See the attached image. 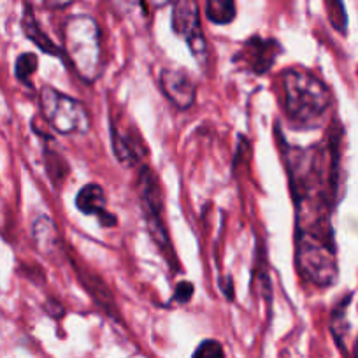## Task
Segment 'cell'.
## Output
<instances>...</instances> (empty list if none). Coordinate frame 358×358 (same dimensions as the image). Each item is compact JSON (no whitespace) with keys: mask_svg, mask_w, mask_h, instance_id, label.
Instances as JSON below:
<instances>
[{"mask_svg":"<svg viewBox=\"0 0 358 358\" xmlns=\"http://www.w3.org/2000/svg\"><path fill=\"white\" fill-rule=\"evenodd\" d=\"M111 134V146L116 160L125 167H137L143 165V160L148 157V148L141 139L139 132L134 129H125L122 123L111 120L109 123Z\"/></svg>","mask_w":358,"mask_h":358,"instance_id":"7","label":"cell"},{"mask_svg":"<svg viewBox=\"0 0 358 358\" xmlns=\"http://www.w3.org/2000/svg\"><path fill=\"white\" fill-rule=\"evenodd\" d=\"M76 0H43L48 9H67L74 4Z\"/></svg>","mask_w":358,"mask_h":358,"instance_id":"20","label":"cell"},{"mask_svg":"<svg viewBox=\"0 0 358 358\" xmlns=\"http://www.w3.org/2000/svg\"><path fill=\"white\" fill-rule=\"evenodd\" d=\"M76 208L86 216H95L102 227H116L118 218L108 211V197L101 185L88 183L76 195Z\"/></svg>","mask_w":358,"mask_h":358,"instance_id":"9","label":"cell"},{"mask_svg":"<svg viewBox=\"0 0 358 358\" xmlns=\"http://www.w3.org/2000/svg\"><path fill=\"white\" fill-rule=\"evenodd\" d=\"M22 30L23 34L27 36V39L30 43L36 44L43 53L50 55V57H57L60 60H65V53H64V48H60L58 44H55L53 41L48 37V34L44 32L41 23L37 22L36 15H34V9L30 4H25L23 8V15H22Z\"/></svg>","mask_w":358,"mask_h":358,"instance_id":"11","label":"cell"},{"mask_svg":"<svg viewBox=\"0 0 358 358\" xmlns=\"http://www.w3.org/2000/svg\"><path fill=\"white\" fill-rule=\"evenodd\" d=\"M171 29L176 36L187 43L199 67L206 71L209 65V46L202 32L199 0H174L172 2Z\"/></svg>","mask_w":358,"mask_h":358,"instance_id":"5","label":"cell"},{"mask_svg":"<svg viewBox=\"0 0 358 358\" xmlns=\"http://www.w3.org/2000/svg\"><path fill=\"white\" fill-rule=\"evenodd\" d=\"M204 11L213 25H230L237 16L236 0H206Z\"/></svg>","mask_w":358,"mask_h":358,"instance_id":"13","label":"cell"},{"mask_svg":"<svg viewBox=\"0 0 358 358\" xmlns=\"http://www.w3.org/2000/svg\"><path fill=\"white\" fill-rule=\"evenodd\" d=\"M283 109L288 122L297 130H316L327 120L332 108L329 86L313 71L288 67L280 72Z\"/></svg>","mask_w":358,"mask_h":358,"instance_id":"1","label":"cell"},{"mask_svg":"<svg viewBox=\"0 0 358 358\" xmlns=\"http://www.w3.org/2000/svg\"><path fill=\"white\" fill-rule=\"evenodd\" d=\"M325 8L330 25L344 36L348 32V13L343 0H325Z\"/></svg>","mask_w":358,"mask_h":358,"instance_id":"15","label":"cell"},{"mask_svg":"<svg viewBox=\"0 0 358 358\" xmlns=\"http://www.w3.org/2000/svg\"><path fill=\"white\" fill-rule=\"evenodd\" d=\"M160 88L167 101L181 111H187L195 104L197 85L185 69L165 67L160 72Z\"/></svg>","mask_w":358,"mask_h":358,"instance_id":"8","label":"cell"},{"mask_svg":"<svg viewBox=\"0 0 358 358\" xmlns=\"http://www.w3.org/2000/svg\"><path fill=\"white\" fill-rule=\"evenodd\" d=\"M281 53L283 46L278 39L253 36L244 41L243 48L234 57V62L246 67L251 74L264 76L276 64Z\"/></svg>","mask_w":358,"mask_h":358,"instance_id":"6","label":"cell"},{"mask_svg":"<svg viewBox=\"0 0 358 358\" xmlns=\"http://www.w3.org/2000/svg\"><path fill=\"white\" fill-rule=\"evenodd\" d=\"M44 158H46V171L50 174L51 183L58 187L60 181H64L65 176L69 174V164L60 153H57L55 150H50L48 146L44 148Z\"/></svg>","mask_w":358,"mask_h":358,"instance_id":"14","label":"cell"},{"mask_svg":"<svg viewBox=\"0 0 358 358\" xmlns=\"http://www.w3.org/2000/svg\"><path fill=\"white\" fill-rule=\"evenodd\" d=\"M37 67H39V58L36 53H22L16 58L15 74L18 81L30 85L32 83V76L36 74Z\"/></svg>","mask_w":358,"mask_h":358,"instance_id":"16","label":"cell"},{"mask_svg":"<svg viewBox=\"0 0 358 358\" xmlns=\"http://www.w3.org/2000/svg\"><path fill=\"white\" fill-rule=\"evenodd\" d=\"M43 118L55 132L62 136H85L90 132V115L78 99L64 94L55 86L44 85L39 92Z\"/></svg>","mask_w":358,"mask_h":358,"instance_id":"4","label":"cell"},{"mask_svg":"<svg viewBox=\"0 0 358 358\" xmlns=\"http://www.w3.org/2000/svg\"><path fill=\"white\" fill-rule=\"evenodd\" d=\"M146 2H148V6H151L153 9H162V8H165V6L172 4L174 0H146Z\"/></svg>","mask_w":358,"mask_h":358,"instance_id":"21","label":"cell"},{"mask_svg":"<svg viewBox=\"0 0 358 358\" xmlns=\"http://www.w3.org/2000/svg\"><path fill=\"white\" fill-rule=\"evenodd\" d=\"M137 192H139L141 206H143L144 218H146L148 230L157 246L164 253L165 260L172 268H178V258H176L172 241L169 237L167 227L164 222V194H162L160 181L153 169L148 164L139 167V178H137Z\"/></svg>","mask_w":358,"mask_h":358,"instance_id":"3","label":"cell"},{"mask_svg":"<svg viewBox=\"0 0 358 358\" xmlns=\"http://www.w3.org/2000/svg\"><path fill=\"white\" fill-rule=\"evenodd\" d=\"M65 60L86 85H94L102 74V32L97 20L90 15H72L64 29Z\"/></svg>","mask_w":358,"mask_h":358,"instance_id":"2","label":"cell"},{"mask_svg":"<svg viewBox=\"0 0 358 358\" xmlns=\"http://www.w3.org/2000/svg\"><path fill=\"white\" fill-rule=\"evenodd\" d=\"M74 268L79 276V281H83V285L86 287L88 294L94 297V301L97 302L99 308L104 309L108 315H113L115 318H118V309H116V302H115V299H113L111 290H109V288L106 287L101 280H99V276L85 273V271H81V268H79L76 264H74Z\"/></svg>","mask_w":358,"mask_h":358,"instance_id":"12","label":"cell"},{"mask_svg":"<svg viewBox=\"0 0 358 358\" xmlns=\"http://www.w3.org/2000/svg\"><path fill=\"white\" fill-rule=\"evenodd\" d=\"M113 11L118 16H129L137 9L141 0H108Z\"/></svg>","mask_w":358,"mask_h":358,"instance_id":"19","label":"cell"},{"mask_svg":"<svg viewBox=\"0 0 358 358\" xmlns=\"http://www.w3.org/2000/svg\"><path fill=\"white\" fill-rule=\"evenodd\" d=\"M32 239L37 251L48 258H64L67 255L64 243H62L60 232L50 216H39L32 225Z\"/></svg>","mask_w":358,"mask_h":358,"instance_id":"10","label":"cell"},{"mask_svg":"<svg viewBox=\"0 0 358 358\" xmlns=\"http://www.w3.org/2000/svg\"><path fill=\"white\" fill-rule=\"evenodd\" d=\"M194 290L195 288L190 281H179V283L176 285L172 301L179 302V304H188V302L192 301V297H194Z\"/></svg>","mask_w":358,"mask_h":358,"instance_id":"18","label":"cell"},{"mask_svg":"<svg viewBox=\"0 0 358 358\" xmlns=\"http://www.w3.org/2000/svg\"><path fill=\"white\" fill-rule=\"evenodd\" d=\"M192 358H227V353L218 339H204L195 348Z\"/></svg>","mask_w":358,"mask_h":358,"instance_id":"17","label":"cell"}]
</instances>
